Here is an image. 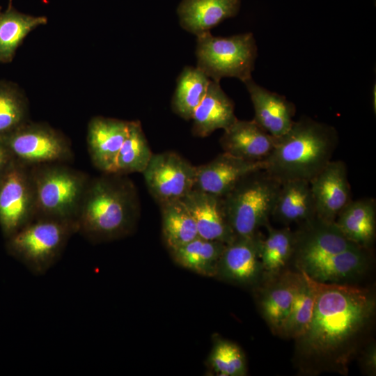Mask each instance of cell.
Here are the masks:
<instances>
[{
	"label": "cell",
	"mask_w": 376,
	"mask_h": 376,
	"mask_svg": "<svg viewBox=\"0 0 376 376\" xmlns=\"http://www.w3.org/2000/svg\"><path fill=\"white\" fill-rule=\"evenodd\" d=\"M264 169V161L245 160L223 152L208 163L196 166L194 189L224 197L244 177Z\"/></svg>",
	"instance_id": "obj_14"
},
{
	"label": "cell",
	"mask_w": 376,
	"mask_h": 376,
	"mask_svg": "<svg viewBox=\"0 0 376 376\" xmlns=\"http://www.w3.org/2000/svg\"><path fill=\"white\" fill-rule=\"evenodd\" d=\"M267 236L262 238L260 258L263 274L272 278L284 271L292 259L295 247V232L288 226L274 228L269 223L265 226Z\"/></svg>",
	"instance_id": "obj_27"
},
{
	"label": "cell",
	"mask_w": 376,
	"mask_h": 376,
	"mask_svg": "<svg viewBox=\"0 0 376 376\" xmlns=\"http://www.w3.org/2000/svg\"><path fill=\"white\" fill-rule=\"evenodd\" d=\"M295 232L292 258L300 269L311 263L359 246L348 240L335 222L317 216L301 224Z\"/></svg>",
	"instance_id": "obj_11"
},
{
	"label": "cell",
	"mask_w": 376,
	"mask_h": 376,
	"mask_svg": "<svg viewBox=\"0 0 376 376\" xmlns=\"http://www.w3.org/2000/svg\"><path fill=\"white\" fill-rule=\"evenodd\" d=\"M262 238L259 232L250 237H235L221 254L217 276L240 285L257 283L264 275L260 258Z\"/></svg>",
	"instance_id": "obj_13"
},
{
	"label": "cell",
	"mask_w": 376,
	"mask_h": 376,
	"mask_svg": "<svg viewBox=\"0 0 376 376\" xmlns=\"http://www.w3.org/2000/svg\"><path fill=\"white\" fill-rule=\"evenodd\" d=\"M152 155L140 121H129L127 135L109 173H142Z\"/></svg>",
	"instance_id": "obj_28"
},
{
	"label": "cell",
	"mask_w": 376,
	"mask_h": 376,
	"mask_svg": "<svg viewBox=\"0 0 376 376\" xmlns=\"http://www.w3.org/2000/svg\"><path fill=\"white\" fill-rule=\"evenodd\" d=\"M338 143L336 129L303 117L294 121L264 160L265 169L281 183L290 180L310 182L332 160Z\"/></svg>",
	"instance_id": "obj_3"
},
{
	"label": "cell",
	"mask_w": 376,
	"mask_h": 376,
	"mask_svg": "<svg viewBox=\"0 0 376 376\" xmlns=\"http://www.w3.org/2000/svg\"><path fill=\"white\" fill-rule=\"evenodd\" d=\"M310 325L297 340L302 351L318 357L338 352L367 324L375 308L373 295L362 288L315 281Z\"/></svg>",
	"instance_id": "obj_1"
},
{
	"label": "cell",
	"mask_w": 376,
	"mask_h": 376,
	"mask_svg": "<svg viewBox=\"0 0 376 376\" xmlns=\"http://www.w3.org/2000/svg\"><path fill=\"white\" fill-rule=\"evenodd\" d=\"M233 102L221 88L219 82L211 80L206 94L193 112L192 132L206 137L215 130H225L237 120Z\"/></svg>",
	"instance_id": "obj_21"
},
{
	"label": "cell",
	"mask_w": 376,
	"mask_h": 376,
	"mask_svg": "<svg viewBox=\"0 0 376 376\" xmlns=\"http://www.w3.org/2000/svg\"><path fill=\"white\" fill-rule=\"evenodd\" d=\"M301 272L283 271L264 289L260 299L263 318L274 333L281 334L289 314Z\"/></svg>",
	"instance_id": "obj_22"
},
{
	"label": "cell",
	"mask_w": 376,
	"mask_h": 376,
	"mask_svg": "<svg viewBox=\"0 0 376 376\" xmlns=\"http://www.w3.org/2000/svg\"><path fill=\"white\" fill-rule=\"evenodd\" d=\"M11 2H12V0H9V6L8 7L11 6Z\"/></svg>",
	"instance_id": "obj_36"
},
{
	"label": "cell",
	"mask_w": 376,
	"mask_h": 376,
	"mask_svg": "<svg viewBox=\"0 0 376 376\" xmlns=\"http://www.w3.org/2000/svg\"><path fill=\"white\" fill-rule=\"evenodd\" d=\"M240 4V0H182L177 14L180 26L197 36L235 17Z\"/></svg>",
	"instance_id": "obj_19"
},
{
	"label": "cell",
	"mask_w": 376,
	"mask_h": 376,
	"mask_svg": "<svg viewBox=\"0 0 376 376\" xmlns=\"http://www.w3.org/2000/svg\"><path fill=\"white\" fill-rule=\"evenodd\" d=\"M316 216L310 182L290 180L281 183L272 214L278 222L288 226L301 224Z\"/></svg>",
	"instance_id": "obj_23"
},
{
	"label": "cell",
	"mask_w": 376,
	"mask_h": 376,
	"mask_svg": "<svg viewBox=\"0 0 376 376\" xmlns=\"http://www.w3.org/2000/svg\"><path fill=\"white\" fill-rule=\"evenodd\" d=\"M139 206L136 189L126 175L91 178L76 220L77 233L93 243L125 236L135 225Z\"/></svg>",
	"instance_id": "obj_2"
},
{
	"label": "cell",
	"mask_w": 376,
	"mask_h": 376,
	"mask_svg": "<svg viewBox=\"0 0 376 376\" xmlns=\"http://www.w3.org/2000/svg\"><path fill=\"white\" fill-rule=\"evenodd\" d=\"M368 249L357 246L307 264L299 271L318 282L345 281L356 278L366 269L370 258Z\"/></svg>",
	"instance_id": "obj_20"
},
{
	"label": "cell",
	"mask_w": 376,
	"mask_h": 376,
	"mask_svg": "<svg viewBox=\"0 0 376 376\" xmlns=\"http://www.w3.org/2000/svg\"><path fill=\"white\" fill-rule=\"evenodd\" d=\"M196 38V67L211 80L235 77L244 83L252 78L258 54L252 33L218 37L207 31Z\"/></svg>",
	"instance_id": "obj_7"
},
{
	"label": "cell",
	"mask_w": 376,
	"mask_h": 376,
	"mask_svg": "<svg viewBox=\"0 0 376 376\" xmlns=\"http://www.w3.org/2000/svg\"><path fill=\"white\" fill-rule=\"evenodd\" d=\"M159 206L162 235L170 251L198 237L195 221L182 200L168 202Z\"/></svg>",
	"instance_id": "obj_30"
},
{
	"label": "cell",
	"mask_w": 376,
	"mask_h": 376,
	"mask_svg": "<svg viewBox=\"0 0 376 376\" xmlns=\"http://www.w3.org/2000/svg\"><path fill=\"white\" fill-rule=\"evenodd\" d=\"M212 370L220 376H243L246 374L244 354L235 343L226 339H217L209 357Z\"/></svg>",
	"instance_id": "obj_33"
},
{
	"label": "cell",
	"mask_w": 376,
	"mask_h": 376,
	"mask_svg": "<svg viewBox=\"0 0 376 376\" xmlns=\"http://www.w3.org/2000/svg\"><path fill=\"white\" fill-rule=\"evenodd\" d=\"M47 22L45 17L24 14L11 6L0 10V63L10 62L28 33Z\"/></svg>",
	"instance_id": "obj_26"
},
{
	"label": "cell",
	"mask_w": 376,
	"mask_h": 376,
	"mask_svg": "<svg viewBox=\"0 0 376 376\" xmlns=\"http://www.w3.org/2000/svg\"><path fill=\"white\" fill-rule=\"evenodd\" d=\"M227 244L198 237L171 251L180 266L206 276H216L218 264Z\"/></svg>",
	"instance_id": "obj_25"
},
{
	"label": "cell",
	"mask_w": 376,
	"mask_h": 376,
	"mask_svg": "<svg viewBox=\"0 0 376 376\" xmlns=\"http://www.w3.org/2000/svg\"><path fill=\"white\" fill-rule=\"evenodd\" d=\"M274 144L275 137L253 119H237L224 130L220 139V145L224 152L249 161H264L272 151Z\"/></svg>",
	"instance_id": "obj_18"
},
{
	"label": "cell",
	"mask_w": 376,
	"mask_h": 376,
	"mask_svg": "<svg viewBox=\"0 0 376 376\" xmlns=\"http://www.w3.org/2000/svg\"><path fill=\"white\" fill-rule=\"evenodd\" d=\"M299 272L301 277L280 334L297 340L306 333L310 325L316 297L315 281L305 272Z\"/></svg>",
	"instance_id": "obj_31"
},
{
	"label": "cell",
	"mask_w": 376,
	"mask_h": 376,
	"mask_svg": "<svg viewBox=\"0 0 376 376\" xmlns=\"http://www.w3.org/2000/svg\"><path fill=\"white\" fill-rule=\"evenodd\" d=\"M28 103L13 84L0 81V139L28 121Z\"/></svg>",
	"instance_id": "obj_32"
},
{
	"label": "cell",
	"mask_w": 376,
	"mask_h": 376,
	"mask_svg": "<svg viewBox=\"0 0 376 376\" xmlns=\"http://www.w3.org/2000/svg\"><path fill=\"white\" fill-rule=\"evenodd\" d=\"M36 216V196L30 166L14 159L0 177V226L9 237Z\"/></svg>",
	"instance_id": "obj_9"
},
{
	"label": "cell",
	"mask_w": 376,
	"mask_h": 376,
	"mask_svg": "<svg viewBox=\"0 0 376 376\" xmlns=\"http://www.w3.org/2000/svg\"><path fill=\"white\" fill-rule=\"evenodd\" d=\"M211 79L197 67L186 66L179 75L171 101L173 111L190 120L196 107L206 94Z\"/></svg>",
	"instance_id": "obj_29"
},
{
	"label": "cell",
	"mask_w": 376,
	"mask_h": 376,
	"mask_svg": "<svg viewBox=\"0 0 376 376\" xmlns=\"http://www.w3.org/2000/svg\"><path fill=\"white\" fill-rule=\"evenodd\" d=\"M30 168L36 196L35 218L76 221L91 177L67 163L41 164Z\"/></svg>",
	"instance_id": "obj_4"
},
{
	"label": "cell",
	"mask_w": 376,
	"mask_h": 376,
	"mask_svg": "<svg viewBox=\"0 0 376 376\" xmlns=\"http://www.w3.org/2000/svg\"><path fill=\"white\" fill-rule=\"evenodd\" d=\"M362 366L366 373L375 375L376 373V347L372 343L365 350L362 356Z\"/></svg>",
	"instance_id": "obj_34"
},
{
	"label": "cell",
	"mask_w": 376,
	"mask_h": 376,
	"mask_svg": "<svg viewBox=\"0 0 376 376\" xmlns=\"http://www.w3.org/2000/svg\"><path fill=\"white\" fill-rule=\"evenodd\" d=\"M129 121L95 116L88 125L87 147L93 166L109 173L128 132Z\"/></svg>",
	"instance_id": "obj_16"
},
{
	"label": "cell",
	"mask_w": 376,
	"mask_h": 376,
	"mask_svg": "<svg viewBox=\"0 0 376 376\" xmlns=\"http://www.w3.org/2000/svg\"><path fill=\"white\" fill-rule=\"evenodd\" d=\"M0 139L14 159L29 166L55 162L69 164L74 159L69 139L46 123L28 120Z\"/></svg>",
	"instance_id": "obj_8"
},
{
	"label": "cell",
	"mask_w": 376,
	"mask_h": 376,
	"mask_svg": "<svg viewBox=\"0 0 376 376\" xmlns=\"http://www.w3.org/2000/svg\"><path fill=\"white\" fill-rule=\"evenodd\" d=\"M181 200L195 221L198 237L225 244L235 238L223 197L194 189Z\"/></svg>",
	"instance_id": "obj_15"
},
{
	"label": "cell",
	"mask_w": 376,
	"mask_h": 376,
	"mask_svg": "<svg viewBox=\"0 0 376 376\" xmlns=\"http://www.w3.org/2000/svg\"><path fill=\"white\" fill-rule=\"evenodd\" d=\"M75 233L76 221L35 218L8 237V248L32 274L42 275L57 263Z\"/></svg>",
	"instance_id": "obj_6"
},
{
	"label": "cell",
	"mask_w": 376,
	"mask_h": 376,
	"mask_svg": "<svg viewBox=\"0 0 376 376\" xmlns=\"http://www.w3.org/2000/svg\"><path fill=\"white\" fill-rule=\"evenodd\" d=\"M309 182L316 216L334 222L352 200L346 164L342 160H331Z\"/></svg>",
	"instance_id": "obj_12"
},
{
	"label": "cell",
	"mask_w": 376,
	"mask_h": 376,
	"mask_svg": "<svg viewBox=\"0 0 376 376\" xmlns=\"http://www.w3.org/2000/svg\"><path fill=\"white\" fill-rule=\"evenodd\" d=\"M244 84L253 106V120L275 138L286 133L294 123L295 104L284 96L259 86L252 78Z\"/></svg>",
	"instance_id": "obj_17"
},
{
	"label": "cell",
	"mask_w": 376,
	"mask_h": 376,
	"mask_svg": "<svg viewBox=\"0 0 376 376\" xmlns=\"http://www.w3.org/2000/svg\"><path fill=\"white\" fill-rule=\"evenodd\" d=\"M13 160L14 157L11 152L0 139V177L9 167Z\"/></svg>",
	"instance_id": "obj_35"
},
{
	"label": "cell",
	"mask_w": 376,
	"mask_h": 376,
	"mask_svg": "<svg viewBox=\"0 0 376 376\" xmlns=\"http://www.w3.org/2000/svg\"><path fill=\"white\" fill-rule=\"evenodd\" d=\"M281 183L261 169L244 177L223 198L235 237H250L269 222Z\"/></svg>",
	"instance_id": "obj_5"
},
{
	"label": "cell",
	"mask_w": 376,
	"mask_h": 376,
	"mask_svg": "<svg viewBox=\"0 0 376 376\" xmlns=\"http://www.w3.org/2000/svg\"><path fill=\"white\" fill-rule=\"evenodd\" d=\"M334 222L348 240L369 249L375 238V200L373 198L351 200L340 211Z\"/></svg>",
	"instance_id": "obj_24"
},
{
	"label": "cell",
	"mask_w": 376,
	"mask_h": 376,
	"mask_svg": "<svg viewBox=\"0 0 376 376\" xmlns=\"http://www.w3.org/2000/svg\"><path fill=\"white\" fill-rule=\"evenodd\" d=\"M142 173L150 194L160 205L181 200L194 189L196 166L168 151L153 154Z\"/></svg>",
	"instance_id": "obj_10"
}]
</instances>
